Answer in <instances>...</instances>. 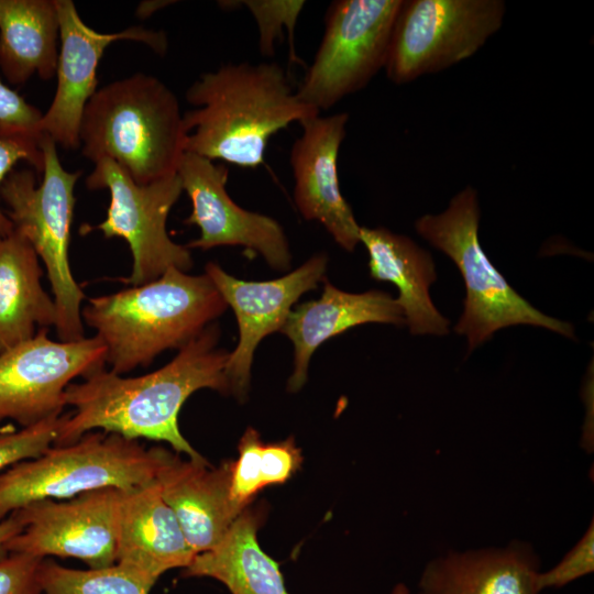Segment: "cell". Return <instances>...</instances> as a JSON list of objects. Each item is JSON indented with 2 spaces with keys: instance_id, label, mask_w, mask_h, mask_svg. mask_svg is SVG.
Here are the masks:
<instances>
[{
  "instance_id": "6da1fadb",
  "label": "cell",
  "mask_w": 594,
  "mask_h": 594,
  "mask_svg": "<svg viewBox=\"0 0 594 594\" xmlns=\"http://www.w3.org/2000/svg\"><path fill=\"white\" fill-rule=\"evenodd\" d=\"M219 337L220 329L212 322L152 373L123 377L102 366L82 382L70 383L65 405L74 411L61 416L55 443L70 444L94 429H102L132 440L165 441L190 460H206L180 433L178 414L198 389L231 393L226 372L229 352L217 346Z\"/></svg>"
},
{
  "instance_id": "7a4b0ae2",
  "label": "cell",
  "mask_w": 594,
  "mask_h": 594,
  "mask_svg": "<svg viewBox=\"0 0 594 594\" xmlns=\"http://www.w3.org/2000/svg\"><path fill=\"white\" fill-rule=\"evenodd\" d=\"M186 100L196 108L184 113L185 152L248 168L264 163L272 135L320 113L298 99L273 62L226 64L204 73Z\"/></svg>"
},
{
  "instance_id": "3957f363",
  "label": "cell",
  "mask_w": 594,
  "mask_h": 594,
  "mask_svg": "<svg viewBox=\"0 0 594 594\" xmlns=\"http://www.w3.org/2000/svg\"><path fill=\"white\" fill-rule=\"evenodd\" d=\"M227 307L207 274L169 268L146 284L89 298L81 318L103 342L110 371L121 375L179 350Z\"/></svg>"
},
{
  "instance_id": "277c9868",
  "label": "cell",
  "mask_w": 594,
  "mask_h": 594,
  "mask_svg": "<svg viewBox=\"0 0 594 594\" xmlns=\"http://www.w3.org/2000/svg\"><path fill=\"white\" fill-rule=\"evenodd\" d=\"M186 136L176 95L143 73L97 89L79 129L82 156L110 158L140 185L176 175Z\"/></svg>"
},
{
  "instance_id": "5b68a950",
  "label": "cell",
  "mask_w": 594,
  "mask_h": 594,
  "mask_svg": "<svg viewBox=\"0 0 594 594\" xmlns=\"http://www.w3.org/2000/svg\"><path fill=\"white\" fill-rule=\"evenodd\" d=\"M168 450L145 449L138 440L112 432H87L77 441L48 448L34 459L0 473V521L41 499H63L116 487L123 491L148 485Z\"/></svg>"
},
{
  "instance_id": "8992f818",
  "label": "cell",
  "mask_w": 594,
  "mask_h": 594,
  "mask_svg": "<svg viewBox=\"0 0 594 594\" xmlns=\"http://www.w3.org/2000/svg\"><path fill=\"white\" fill-rule=\"evenodd\" d=\"M44 156L43 178L36 186L35 170L13 169L0 187V198L8 206L7 217L13 229L28 239L43 261L54 294L55 328L61 341L84 339L81 301L85 294L69 265L70 226L76 198L75 185L81 170H66L56 143L41 135Z\"/></svg>"
},
{
  "instance_id": "52a82bcc",
  "label": "cell",
  "mask_w": 594,
  "mask_h": 594,
  "mask_svg": "<svg viewBox=\"0 0 594 594\" xmlns=\"http://www.w3.org/2000/svg\"><path fill=\"white\" fill-rule=\"evenodd\" d=\"M480 206L476 190L466 186L439 215L420 217L415 228L460 270L466 290L463 314L454 330L472 351L497 330L529 324L574 338L573 326L547 316L517 294L494 267L479 240Z\"/></svg>"
},
{
  "instance_id": "ba28073f",
  "label": "cell",
  "mask_w": 594,
  "mask_h": 594,
  "mask_svg": "<svg viewBox=\"0 0 594 594\" xmlns=\"http://www.w3.org/2000/svg\"><path fill=\"white\" fill-rule=\"evenodd\" d=\"M503 0H403L385 63L396 85L474 55L503 25Z\"/></svg>"
},
{
  "instance_id": "9c48e42d",
  "label": "cell",
  "mask_w": 594,
  "mask_h": 594,
  "mask_svg": "<svg viewBox=\"0 0 594 594\" xmlns=\"http://www.w3.org/2000/svg\"><path fill=\"white\" fill-rule=\"evenodd\" d=\"M403 0H338L296 95L318 112L363 89L385 67Z\"/></svg>"
},
{
  "instance_id": "30bf717a",
  "label": "cell",
  "mask_w": 594,
  "mask_h": 594,
  "mask_svg": "<svg viewBox=\"0 0 594 594\" xmlns=\"http://www.w3.org/2000/svg\"><path fill=\"white\" fill-rule=\"evenodd\" d=\"M86 186L90 190H109L107 217L95 229L106 238L128 242L133 256L129 285L152 282L169 268L187 272L193 267L189 249L175 243L166 230L169 211L183 193L177 174L140 185L113 161L102 158L95 163Z\"/></svg>"
},
{
  "instance_id": "8fae6325",
  "label": "cell",
  "mask_w": 594,
  "mask_h": 594,
  "mask_svg": "<svg viewBox=\"0 0 594 594\" xmlns=\"http://www.w3.org/2000/svg\"><path fill=\"white\" fill-rule=\"evenodd\" d=\"M107 349L97 337L53 341L42 328L33 338L0 353V420L23 427L61 415L72 381L106 363Z\"/></svg>"
},
{
  "instance_id": "7c38bea8",
  "label": "cell",
  "mask_w": 594,
  "mask_h": 594,
  "mask_svg": "<svg viewBox=\"0 0 594 594\" xmlns=\"http://www.w3.org/2000/svg\"><path fill=\"white\" fill-rule=\"evenodd\" d=\"M121 491L105 487L66 502L41 499L15 510L23 529L4 546L6 552L70 557L91 569L116 563L117 515Z\"/></svg>"
},
{
  "instance_id": "4fadbf2b",
  "label": "cell",
  "mask_w": 594,
  "mask_h": 594,
  "mask_svg": "<svg viewBox=\"0 0 594 594\" xmlns=\"http://www.w3.org/2000/svg\"><path fill=\"white\" fill-rule=\"evenodd\" d=\"M59 22L57 87L38 133L63 148L80 147L79 129L86 103L97 90V68L105 50L118 41H136L163 55L167 50L164 32L131 26L116 33H101L88 26L72 0H56Z\"/></svg>"
},
{
  "instance_id": "5bb4252c",
  "label": "cell",
  "mask_w": 594,
  "mask_h": 594,
  "mask_svg": "<svg viewBox=\"0 0 594 594\" xmlns=\"http://www.w3.org/2000/svg\"><path fill=\"white\" fill-rule=\"evenodd\" d=\"M176 174L193 206L184 223L200 230L199 238L186 248L205 251L239 245L257 252L275 270L289 268L292 255L283 228L273 218L245 210L232 200L223 164L185 152Z\"/></svg>"
},
{
  "instance_id": "9a60e30c",
  "label": "cell",
  "mask_w": 594,
  "mask_h": 594,
  "mask_svg": "<svg viewBox=\"0 0 594 594\" xmlns=\"http://www.w3.org/2000/svg\"><path fill=\"white\" fill-rule=\"evenodd\" d=\"M327 263V255L319 253L293 272L263 282L242 280L226 273L218 264L207 263L205 274L232 308L239 327V342L229 352L226 369L231 394L244 398L257 344L266 336L280 331L295 302L323 279Z\"/></svg>"
},
{
  "instance_id": "2e32d148",
  "label": "cell",
  "mask_w": 594,
  "mask_h": 594,
  "mask_svg": "<svg viewBox=\"0 0 594 594\" xmlns=\"http://www.w3.org/2000/svg\"><path fill=\"white\" fill-rule=\"evenodd\" d=\"M349 114L314 116L300 122L289 163L294 175V200L301 216L319 221L348 252L360 243V226L341 194L338 156L345 138Z\"/></svg>"
},
{
  "instance_id": "e0dca14e",
  "label": "cell",
  "mask_w": 594,
  "mask_h": 594,
  "mask_svg": "<svg viewBox=\"0 0 594 594\" xmlns=\"http://www.w3.org/2000/svg\"><path fill=\"white\" fill-rule=\"evenodd\" d=\"M116 541V563L133 569L153 584L170 569L187 568L197 554L156 481L121 491Z\"/></svg>"
},
{
  "instance_id": "ac0fdd59",
  "label": "cell",
  "mask_w": 594,
  "mask_h": 594,
  "mask_svg": "<svg viewBox=\"0 0 594 594\" xmlns=\"http://www.w3.org/2000/svg\"><path fill=\"white\" fill-rule=\"evenodd\" d=\"M231 462L182 460L168 451L156 483L196 553L216 547L240 515L230 502Z\"/></svg>"
},
{
  "instance_id": "d6986e66",
  "label": "cell",
  "mask_w": 594,
  "mask_h": 594,
  "mask_svg": "<svg viewBox=\"0 0 594 594\" xmlns=\"http://www.w3.org/2000/svg\"><path fill=\"white\" fill-rule=\"evenodd\" d=\"M370 322L399 326L405 323V318L396 299L387 293L352 294L326 280L320 298L294 308L280 329L294 344V371L288 389L297 392L306 383L309 361L321 343Z\"/></svg>"
},
{
  "instance_id": "ffe728a7",
  "label": "cell",
  "mask_w": 594,
  "mask_h": 594,
  "mask_svg": "<svg viewBox=\"0 0 594 594\" xmlns=\"http://www.w3.org/2000/svg\"><path fill=\"white\" fill-rule=\"evenodd\" d=\"M360 242L369 254L372 278L393 283L399 292L397 304L413 334L449 332L450 321L435 307L429 287L436 280L431 254L406 235L385 228H360Z\"/></svg>"
},
{
  "instance_id": "44dd1931",
  "label": "cell",
  "mask_w": 594,
  "mask_h": 594,
  "mask_svg": "<svg viewBox=\"0 0 594 594\" xmlns=\"http://www.w3.org/2000/svg\"><path fill=\"white\" fill-rule=\"evenodd\" d=\"M539 563L528 546L450 552L430 561L419 594H539Z\"/></svg>"
},
{
  "instance_id": "7402d4cb",
  "label": "cell",
  "mask_w": 594,
  "mask_h": 594,
  "mask_svg": "<svg viewBox=\"0 0 594 594\" xmlns=\"http://www.w3.org/2000/svg\"><path fill=\"white\" fill-rule=\"evenodd\" d=\"M38 256L13 229L0 238V353L56 323L54 299L43 289Z\"/></svg>"
},
{
  "instance_id": "603a6c76",
  "label": "cell",
  "mask_w": 594,
  "mask_h": 594,
  "mask_svg": "<svg viewBox=\"0 0 594 594\" xmlns=\"http://www.w3.org/2000/svg\"><path fill=\"white\" fill-rule=\"evenodd\" d=\"M59 22L56 0H0V70L10 85L56 75Z\"/></svg>"
},
{
  "instance_id": "cb8c5ba5",
  "label": "cell",
  "mask_w": 594,
  "mask_h": 594,
  "mask_svg": "<svg viewBox=\"0 0 594 594\" xmlns=\"http://www.w3.org/2000/svg\"><path fill=\"white\" fill-rule=\"evenodd\" d=\"M260 525V513L245 508L216 547L195 556L184 575L216 579L231 594H289L278 562L258 544Z\"/></svg>"
},
{
  "instance_id": "d4e9b609",
  "label": "cell",
  "mask_w": 594,
  "mask_h": 594,
  "mask_svg": "<svg viewBox=\"0 0 594 594\" xmlns=\"http://www.w3.org/2000/svg\"><path fill=\"white\" fill-rule=\"evenodd\" d=\"M239 458L231 462L230 502L241 514L268 485L283 484L299 469L302 457L293 438L265 444L253 428L239 442Z\"/></svg>"
},
{
  "instance_id": "484cf974",
  "label": "cell",
  "mask_w": 594,
  "mask_h": 594,
  "mask_svg": "<svg viewBox=\"0 0 594 594\" xmlns=\"http://www.w3.org/2000/svg\"><path fill=\"white\" fill-rule=\"evenodd\" d=\"M38 579L43 594H148L154 585L139 572L120 563L77 570L43 560Z\"/></svg>"
},
{
  "instance_id": "4316f807",
  "label": "cell",
  "mask_w": 594,
  "mask_h": 594,
  "mask_svg": "<svg viewBox=\"0 0 594 594\" xmlns=\"http://www.w3.org/2000/svg\"><path fill=\"white\" fill-rule=\"evenodd\" d=\"M61 415L52 416L37 424L13 430L0 429V473L11 465L37 458L55 443Z\"/></svg>"
},
{
  "instance_id": "83f0119b",
  "label": "cell",
  "mask_w": 594,
  "mask_h": 594,
  "mask_svg": "<svg viewBox=\"0 0 594 594\" xmlns=\"http://www.w3.org/2000/svg\"><path fill=\"white\" fill-rule=\"evenodd\" d=\"M255 18L260 33V51L273 55L274 42L283 36V29H288L293 38L294 28L305 1H242Z\"/></svg>"
},
{
  "instance_id": "f1b7e54d",
  "label": "cell",
  "mask_w": 594,
  "mask_h": 594,
  "mask_svg": "<svg viewBox=\"0 0 594 594\" xmlns=\"http://www.w3.org/2000/svg\"><path fill=\"white\" fill-rule=\"evenodd\" d=\"M594 571V528L593 520L578 543L564 558L547 572H538V592L550 587H561Z\"/></svg>"
},
{
  "instance_id": "f546056e",
  "label": "cell",
  "mask_w": 594,
  "mask_h": 594,
  "mask_svg": "<svg viewBox=\"0 0 594 594\" xmlns=\"http://www.w3.org/2000/svg\"><path fill=\"white\" fill-rule=\"evenodd\" d=\"M41 110L0 81V138L30 139L38 142Z\"/></svg>"
},
{
  "instance_id": "4dcf8cb0",
  "label": "cell",
  "mask_w": 594,
  "mask_h": 594,
  "mask_svg": "<svg viewBox=\"0 0 594 594\" xmlns=\"http://www.w3.org/2000/svg\"><path fill=\"white\" fill-rule=\"evenodd\" d=\"M43 560L19 552L0 554V594H43L38 579Z\"/></svg>"
},
{
  "instance_id": "1f68e13d",
  "label": "cell",
  "mask_w": 594,
  "mask_h": 594,
  "mask_svg": "<svg viewBox=\"0 0 594 594\" xmlns=\"http://www.w3.org/2000/svg\"><path fill=\"white\" fill-rule=\"evenodd\" d=\"M19 161H26L36 173H42L44 156L38 142L30 139L0 138V187ZM13 231V224L0 207V238Z\"/></svg>"
},
{
  "instance_id": "d6a6232c",
  "label": "cell",
  "mask_w": 594,
  "mask_h": 594,
  "mask_svg": "<svg viewBox=\"0 0 594 594\" xmlns=\"http://www.w3.org/2000/svg\"><path fill=\"white\" fill-rule=\"evenodd\" d=\"M23 529V524L13 512L6 519L0 521V554L6 553L4 546Z\"/></svg>"
},
{
  "instance_id": "836d02e7",
  "label": "cell",
  "mask_w": 594,
  "mask_h": 594,
  "mask_svg": "<svg viewBox=\"0 0 594 594\" xmlns=\"http://www.w3.org/2000/svg\"><path fill=\"white\" fill-rule=\"evenodd\" d=\"M392 594H409V591L406 585L404 584H397Z\"/></svg>"
}]
</instances>
